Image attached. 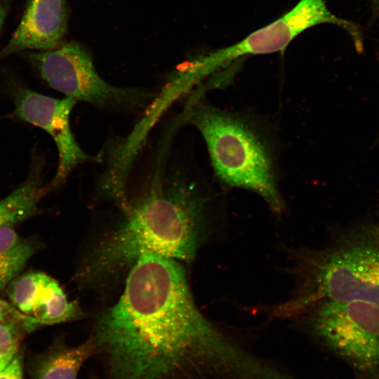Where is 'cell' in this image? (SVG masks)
Segmentation results:
<instances>
[{
  "instance_id": "obj_3",
  "label": "cell",
  "mask_w": 379,
  "mask_h": 379,
  "mask_svg": "<svg viewBox=\"0 0 379 379\" xmlns=\"http://www.w3.org/2000/svg\"><path fill=\"white\" fill-rule=\"evenodd\" d=\"M288 269L297 285L292 298L274 314L297 315L322 300H361L379 305V226L346 231L319 248L289 251Z\"/></svg>"
},
{
  "instance_id": "obj_6",
  "label": "cell",
  "mask_w": 379,
  "mask_h": 379,
  "mask_svg": "<svg viewBox=\"0 0 379 379\" xmlns=\"http://www.w3.org/2000/svg\"><path fill=\"white\" fill-rule=\"evenodd\" d=\"M25 55L51 88L77 101L119 108L140 106L149 98L144 91L116 87L104 81L96 72L88 52L76 42Z\"/></svg>"
},
{
  "instance_id": "obj_5",
  "label": "cell",
  "mask_w": 379,
  "mask_h": 379,
  "mask_svg": "<svg viewBox=\"0 0 379 379\" xmlns=\"http://www.w3.org/2000/svg\"><path fill=\"white\" fill-rule=\"evenodd\" d=\"M298 314H304L310 333L332 352L361 371L379 370V305L322 300Z\"/></svg>"
},
{
  "instance_id": "obj_19",
  "label": "cell",
  "mask_w": 379,
  "mask_h": 379,
  "mask_svg": "<svg viewBox=\"0 0 379 379\" xmlns=\"http://www.w3.org/2000/svg\"><path fill=\"white\" fill-rule=\"evenodd\" d=\"M6 366V364L0 363V371H1Z\"/></svg>"
},
{
  "instance_id": "obj_12",
  "label": "cell",
  "mask_w": 379,
  "mask_h": 379,
  "mask_svg": "<svg viewBox=\"0 0 379 379\" xmlns=\"http://www.w3.org/2000/svg\"><path fill=\"white\" fill-rule=\"evenodd\" d=\"M51 187L50 185L42 184L40 168H33L18 188L0 200V226H13L33 215L39 202Z\"/></svg>"
},
{
  "instance_id": "obj_7",
  "label": "cell",
  "mask_w": 379,
  "mask_h": 379,
  "mask_svg": "<svg viewBox=\"0 0 379 379\" xmlns=\"http://www.w3.org/2000/svg\"><path fill=\"white\" fill-rule=\"evenodd\" d=\"M322 23L342 27L353 39L361 34L355 24L334 15L323 0H300L290 11L271 24L232 46L196 61L191 69L192 79H200L242 57L283 51L300 33Z\"/></svg>"
},
{
  "instance_id": "obj_10",
  "label": "cell",
  "mask_w": 379,
  "mask_h": 379,
  "mask_svg": "<svg viewBox=\"0 0 379 379\" xmlns=\"http://www.w3.org/2000/svg\"><path fill=\"white\" fill-rule=\"evenodd\" d=\"M68 22L66 0H27L21 20L0 59L25 51H48L63 44Z\"/></svg>"
},
{
  "instance_id": "obj_13",
  "label": "cell",
  "mask_w": 379,
  "mask_h": 379,
  "mask_svg": "<svg viewBox=\"0 0 379 379\" xmlns=\"http://www.w3.org/2000/svg\"><path fill=\"white\" fill-rule=\"evenodd\" d=\"M36 250L34 241L20 237L12 225L0 226V292L20 274Z\"/></svg>"
},
{
  "instance_id": "obj_4",
  "label": "cell",
  "mask_w": 379,
  "mask_h": 379,
  "mask_svg": "<svg viewBox=\"0 0 379 379\" xmlns=\"http://www.w3.org/2000/svg\"><path fill=\"white\" fill-rule=\"evenodd\" d=\"M187 120L203 135L223 184L255 192L274 212L282 211L270 147L252 123L203 101L191 107Z\"/></svg>"
},
{
  "instance_id": "obj_20",
  "label": "cell",
  "mask_w": 379,
  "mask_h": 379,
  "mask_svg": "<svg viewBox=\"0 0 379 379\" xmlns=\"http://www.w3.org/2000/svg\"></svg>"
},
{
  "instance_id": "obj_8",
  "label": "cell",
  "mask_w": 379,
  "mask_h": 379,
  "mask_svg": "<svg viewBox=\"0 0 379 379\" xmlns=\"http://www.w3.org/2000/svg\"><path fill=\"white\" fill-rule=\"evenodd\" d=\"M77 102L70 97L53 98L23 87L15 93V116L46 131L57 147L59 161L51 187L61 184L74 167L91 159L71 131L69 116Z\"/></svg>"
},
{
  "instance_id": "obj_9",
  "label": "cell",
  "mask_w": 379,
  "mask_h": 379,
  "mask_svg": "<svg viewBox=\"0 0 379 379\" xmlns=\"http://www.w3.org/2000/svg\"><path fill=\"white\" fill-rule=\"evenodd\" d=\"M6 291L14 307L33 318L37 325L62 323L84 315L77 304L68 300L58 282L41 272L18 275Z\"/></svg>"
},
{
  "instance_id": "obj_16",
  "label": "cell",
  "mask_w": 379,
  "mask_h": 379,
  "mask_svg": "<svg viewBox=\"0 0 379 379\" xmlns=\"http://www.w3.org/2000/svg\"><path fill=\"white\" fill-rule=\"evenodd\" d=\"M0 379H23L21 358L15 355L11 361L0 371Z\"/></svg>"
},
{
  "instance_id": "obj_18",
  "label": "cell",
  "mask_w": 379,
  "mask_h": 379,
  "mask_svg": "<svg viewBox=\"0 0 379 379\" xmlns=\"http://www.w3.org/2000/svg\"><path fill=\"white\" fill-rule=\"evenodd\" d=\"M373 6L377 12H379V0H372Z\"/></svg>"
},
{
  "instance_id": "obj_15",
  "label": "cell",
  "mask_w": 379,
  "mask_h": 379,
  "mask_svg": "<svg viewBox=\"0 0 379 379\" xmlns=\"http://www.w3.org/2000/svg\"><path fill=\"white\" fill-rule=\"evenodd\" d=\"M10 318L22 322L27 331L33 330L34 328L33 318L22 313L15 307L0 299V321L8 320Z\"/></svg>"
},
{
  "instance_id": "obj_17",
  "label": "cell",
  "mask_w": 379,
  "mask_h": 379,
  "mask_svg": "<svg viewBox=\"0 0 379 379\" xmlns=\"http://www.w3.org/2000/svg\"><path fill=\"white\" fill-rule=\"evenodd\" d=\"M13 0H0V32L10 11Z\"/></svg>"
},
{
  "instance_id": "obj_11",
  "label": "cell",
  "mask_w": 379,
  "mask_h": 379,
  "mask_svg": "<svg viewBox=\"0 0 379 379\" xmlns=\"http://www.w3.org/2000/svg\"><path fill=\"white\" fill-rule=\"evenodd\" d=\"M96 354V346L91 336L73 347L57 343L35 360L31 379H77L83 364Z\"/></svg>"
},
{
  "instance_id": "obj_14",
  "label": "cell",
  "mask_w": 379,
  "mask_h": 379,
  "mask_svg": "<svg viewBox=\"0 0 379 379\" xmlns=\"http://www.w3.org/2000/svg\"><path fill=\"white\" fill-rule=\"evenodd\" d=\"M23 328L18 320L0 321V363L7 365L17 354Z\"/></svg>"
},
{
  "instance_id": "obj_2",
  "label": "cell",
  "mask_w": 379,
  "mask_h": 379,
  "mask_svg": "<svg viewBox=\"0 0 379 379\" xmlns=\"http://www.w3.org/2000/svg\"><path fill=\"white\" fill-rule=\"evenodd\" d=\"M122 219L90 253L83 277L90 284L132 267L143 255L191 261L206 229L203 199L182 178L157 180L123 204Z\"/></svg>"
},
{
  "instance_id": "obj_1",
  "label": "cell",
  "mask_w": 379,
  "mask_h": 379,
  "mask_svg": "<svg viewBox=\"0 0 379 379\" xmlns=\"http://www.w3.org/2000/svg\"><path fill=\"white\" fill-rule=\"evenodd\" d=\"M91 337L108 379H213L240 354L197 309L178 260L142 255Z\"/></svg>"
}]
</instances>
